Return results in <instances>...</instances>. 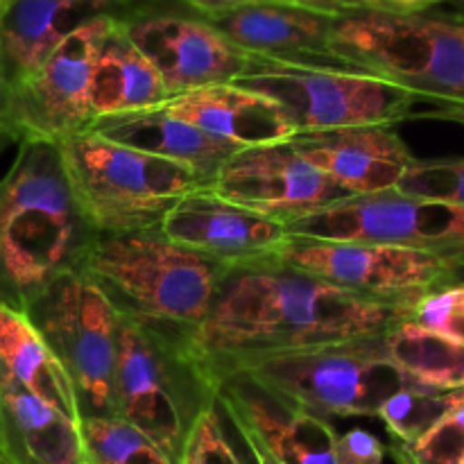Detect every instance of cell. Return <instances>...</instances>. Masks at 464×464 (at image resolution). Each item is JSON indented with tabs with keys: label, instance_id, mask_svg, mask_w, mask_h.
Masks as SVG:
<instances>
[{
	"label": "cell",
	"instance_id": "obj_10",
	"mask_svg": "<svg viewBox=\"0 0 464 464\" xmlns=\"http://www.w3.org/2000/svg\"><path fill=\"white\" fill-rule=\"evenodd\" d=\"M285 229L302 238L399 245L447 258L464 256V207L397 190L349 195Z\"/></svg>",
	"mask_w": 464,
	"mask_h": 464
},
{
	"label": "cell",
	"instance_id": "obj_27",
	"mask_svg": "<svg viewBox=\"0 0 464 464\" xmlns=\"http://www.w3.org/2000/svg\"><path fill=\"white\" fill-rule=\"evenodd\" d=\"M80 433L86 464H175L121 417H84Z\"/></svg>",
	"mask_w": 464,
	"mask_h": 464
},
{
	"label": "cell",
	"instance_id": "obj_30",
	"mask_svg": "<svg viewBox=\"0 0 464 464\" xmlns=\"http://www.w3.org/2000/svg\"><path fill=\"white\" fill-rule=\"evenodd\" d=\"M406 322L464 343V284L440 285L421 295L408 311Z\"/></svg>",
	"mask_w": 464,
	"mask_h": 464
},
{
	"label": "cell",
	"instance_id": "obj_39",
	"mask_svg": "<svg viewBox=\"0 0 464 464\" xmlns=\"http://www.w3.org/2000/svg\"><path fill=\"white\" fill-rule=\"evenodd\" d=\"M433 9H438V12L447 14V16L464 23V0H444L440 7H433Z\"/></svg>",
	"mask_w": 464,
	"mask_h": 464
},
{
	"label": "cell",
	"instance_id": "obj_6",
	"mask_svg": "<svg viewBox=\"0 0 464 464\" xmlns=\"http://www.w3.org/2000/svg\"><path fill=\"white\" fill-rule=\"evenodd\" d=\"M331 50L353 71L399 84L429 104L464 102V23L438 9H362L335 18Z\"/></svg>",
	"mask_w": 464,
	"mask_h": 464
},
{
	"label": "cell",
	"instance_id": "obj_38",
	"mask_svg": "<svg viewBox=\"0 0 464 464\" xmlns=\"http://www.w3.org/2000/svg\"><path fill=\"white\" fill-rule=\"evenodd\" d=\"M5 140H9L7 131V82H5L3 66H0V148Z\"/></svg>",
	"mask_w": 464,
	"mask_h": 464
},
{
	"label": "cell",
	"instance_id": "obj_7",
	"mask_svg": "<svg viewBox=\"0 0 464 464\" xmlns=\"http://www.w3.org/2000/svg\"><path fill=\"white\" fill-rule=\"evenodd\" d=\"M236 374L322 420L376 417L392 394L417 383L390 358L385 335L276 353Z\"/></svg>",
	"mask_w": 464,
	"mask_h": 464
},
{
	"label": "cell",
	"instance_id": "obj_41",
	"mask_svg": "<svg viewBox=\"0 0 464 464\" xmlns=\"http://www.w3.org/2000/svg\"><path fill=\"white\" fill-rule=\"evenodd\" d=\"M116 3H121L122 7H127V9H134V7H139V5H143L145 0H116Z\"/></svg>",
	"mask_w": 464,
	"mask_h": 464
},
{
	"label": "cell",
	"instance_id": "obj_23",
	"mask_svg": "<svg viewBox=\"0 0 464 464\" xmlns=\"http://www.w3.org/2000/svg\"><path fill=\"white\" fill-rule=\"evenodd\" d=\"M0 376L82 424L71 376L27 315L0 304Z\"/></svg>",
	"mask_w": 464,
	"mask_h": 464
},
{
	"label": "cell",
	"instance_id": "obj_4",
	"mask_svg": "<svg viewBox=\"0 0 464 464\" xmlns=\"http://www.w3.org/2000/svg\"><path fill=\"white\" fill-rule=\"evenodd\" d=\"M82 213L98 236L159 229L177 202L211 181L202 172L82 130L57 145Z\"/></svg>",
	"mask_w": 464,
	"mask_h": 464
},
{
	"label": "cell",
	"instance_id": "obj_34",
	"mask_svg": "<svg viewBox=\"0 0 464 464\" xmlns=\"http://www.w3.org/2000/svg\"><path fill=\"white\" fill-rule=\"evenodd\" d=\"M285 3L302 5V7H311V9H320V12L335 14V16L362 12V9H372L370 0H285Z\"/></svg>",
	"mask_w": 464,
	"mask_h": 464
},
{
	"label": "cell",
	"instance_id": "obj_9",
	"mask_svg": "<svg viewBox=\"0 0 464 464\" xmlns=\"http://www.w3.org/2000/svg\"><path fill=\"white\" fill-rule=\"evenodd\" d=\"M25 315L71 376L82 420L116 417L118 313L95 281L84 270L62 276Z\"/></svg>",
	"mask_w": 464,
	"mask_h": 464
},
{
	"label": "cell",
	"instance_id": "obj_14",
	"mask_svg": "<svg viewBox=\"0 0 464 464\" xmlns=\"http://www.w3.org/2000/svg\"><path fill=\"white\" fill-rule=\"evenodd\" d=\"M211 193L281 225L311 216L344 195L288 143L238 150L213 177Z\"/></svg>",
	"mask_w": 464,
	"mask_h": 464
},
{
	"label": "cell",
	"instance_id": "obj_15",
	"mask_svg": "<svg viewBox=\"0 0 464 464\" xmlns=\"http://www.w3.org/2000/svg\"><path fill=\"white\" fill-rule=\"evenodd\" d=\"M163 238L222 267L279 261L290 234L272 218L240 208L208 188L186 195L159 225Z\"/></svg>",
	"mask_w": 464,
	"mask_h": 464
},
{
	"label": "cell",
	"instance_id": "obj_17",
	"mask_svg": "<svg viewBox=\"0 0 464 464\" xmlns=\"http://www.w3.org/2000/svg\"><path fill=\"white\" fill-rule=\"evenodd\" d=\"M218 403L279 464H338V433L329 420L281 401L247 376L220 381Z\"/></svg>",
	"mask_w": 464,
	"mask_h": 464
},
{
	"label": "cell",
	"instance_id": "obj_44",
	"mask_svg": "<svg viewBox=\"0 0 464 464\" xmlns=\"http://www.w3.org/2000/svg\"><path fill=\"white\" fill-rule=\"evenodd\" d=\"M5 3H7V0H0V14H3V7H5Z\"/></svg>",
	"mask_w": 464,
	"mask_h": 464
},
{
	"label": "cell",
	"instance_id": "obj_16",
	"mask_svg": "<svg viewBox=\"0 0 464 464\" xmlns=\"http://www.w3.org/2000/svg\"><path fill=\"white\" fill-rule=\"evenodd\" d=\"M335 18V14L293 3H252L204 21L249 57L299 66L352 68L331 50Z\"/></svg>",
	"mask_w": 464,
	"mask_h": 464
},
{
	"label": "cell",
	"instance_id": "obj_37",
	"mask_svg": "<svg viewBox=\"0 0 464 464\" xmlns=\"http://www.w3.org/2000/svg\"><path fill=\"white\" fill-rule=\"evenodd\" d=\"M417 116L442 118V121H451L458 122V125H464V104H430L426 111L417 113Z\"/></svg>",
	"mask_w": 464,
	"mask_h": 464
},
{
	"label": "cell",
	"instance_id": "obj_26",
	"mask_svg": "<svg viewBox=\"0 0 464 464\" xmlns=\"http://www.w3.org/2000/svg\"><path fill=\"white\" fill-rule=\"evenodd\" d=\"M464 403V388H430L412 383L381 406L379 420L397 444H411L433 429L442 417Z\"/></svg>",
	"mask_w": 464,
	"mask_h": 464
},
{
	"label": "cell",
	"instance_id": "obj_33",
	"mask_svg": "<svg viewBox=\"0 0 464 464\" xmlns=\"http://www.w3.org/2000/svg\"><path fill=\"white\" fill-rule=\"evenodd\" d=\"M166 3L175 5V7L186 9V12L195 14V16H216V14L231 12L236 7L252 3H285V0H166Z\"/></svg>",
	"mask_w": 464,
	"mask_h": 464
},
{
	"label": "cell",
	"instance_id": "obj_18",
	"mask_svg": "<svg viewBox=\"0 0 464 464\" xmlns=\"http://www.w3.org/2000/svg\"><path fill=\"white\" fill-rule=\"evenodd\" d=\"M290 145L311 166L324 172L344 195L394 190L415 161L392 127L302 131Z\"/></svg>",
	"mask_w": 464,
	"mask_h": 464
},
{
	"label": "cell",
	"instance_id": "obj_32",
	"mask_svg": "<svg viewBox=\"0 0 464 464\" xmlns=\"http://www.w3.org/2000/svg\"><path fill=\"white\" fill-rule=\"evenodd\" d=\"M338 464H383L385 447L376 435L362 429L338 435Z\"/></svg>",
	"mask_w": 464,
	"mask_h": 464
},
{
	"label": "cell",
	"instance_id": "obj_8",
	"mask_svg": "<svg viewBox=\"0 0 464 464\" xmlns=\"http://www.w3.org/2000/svg\"><path fill=\"white\" fill-rule=\"evenodd\" d=\"M231 84L275 100L302 131L392 127L412 116L417 98L388 80L353 68L299 66L249 57Z\"/></svg>",
	"mask_w": 464,
	"mask_h": 464
},
{
	"label": "cell",
	"instance_id": "obj_5",
	"mask_svg": "<svg viewBox=\"0 0 464 464\" xmlns=\"http://www.w3.org/2000/svg\"><path fill=\"white\" fill-rule=\"evenodd\" d=\"M116 417L148 435L172 462L218 388L195 361L190 338L118 315L113 372Z\"/></svg>",
	"mask_w": 464,
	"mask_h": 464
},
{
	"label": "cell",
	"instance_id": "obj_45",
	"mask_svg": "<svg viewBox=\"0 0 464 464\" xmlns=\"http://www.w3.org/2000/svg\"><path fill=\"white\" fill-rule=\"evenodd\" d=\"M440 104H464V102H440Z\"/></svg>",
	"mask_w": 464,
	"mask_h": 464
},
{
	"label": "cell",
	"instance_id": "obj_28",
	"mask_svg": "<svg viewBox=\"0 0 464 464\" xmlns=\"http://www.w3.org/2000/svg\"><path fill=\"white\" fill-rule=\"evenodd\" d=\"M399 464H462L464 462V403L411 444L390 447Z\"/></svg>",
	"mask_w": 464,
	"mask_h": 464
},
{
	"label": "cell",
	"instance_id": "obj_43",
	"mask_svg": "<svg viewBox=\"0 0 464 464\" xmlns=\"http://www.w3.org/2000/svg\"><path fill=\"white\" fill-rule=\"evenodd\" d=\"M0 451H5V440H3V424H0Z\"/></svg>",
	"mask_w": 464,
	"mask_h": 464
},
{
	"label": "cell",
	"instance_id": "obj_11",
	"mask_svg": "<svg viewBox=\"0 0 464 464\" xmlns=\"http://www.w3.org/2000/svg\"><path fill=\"white\" fill-rule=\"evenodd\" d=\"M122 14H102L72 30L50 53L34 75L7 91V131L16 143L59 145L86 130L91 113V77L100 44Z\"/></svg>",
	"mask_w": 464,
	"mask_h": 464
},
{
	"label": "cell",
	"instance_id": "obj_35",
	"mask_svg": "<svg viewBox=\"0 0 464 464\" xmlns=\"http://www.w3.org/2000/svg\"><path fill=\"white\" fill-rule=\"evenodd\" d=\"M444 0H370L372 9H383V12L397 14H417L429 12V9L440 7Z\"/></svg>",
	"mask_w": 464,
	"mask_h": 464
},
{
	"label": "cell",
	"instance_id": "obj_25",
	"mask_svg": "<svg viewBox=\"0 0 464 464\" xmlns=\"http://www.w3.org/2000/svg\"><path fill=\"white\" fill-rule=\"evenodd\" d=\"M390 358L403 374L430 388H464V343L403 320L385 335Z\"/></svg>",
	"mask_w": 464,
	"mask_h": 464
},
{
	"label": "cell",
	"instance_id": "obj_13",
	"mask_svg": "<svg viewBox=\"0 0 464 464\" xmlns=\"http://www.w3.org/2000/svg\"><path fill=\"white\" fill-rule=\"evenodd\" d=\"M121 25L161 75L172 98L229 84L249 63V54L229 44L211 23L186 9L159 7V0H145L122 14Z\"/></svg>",
	"mask_w": 464,
	"mask_h": 464
},
{
	"label": "cell",
	"instance_id": "obj_24",
	"mask_svg": "<svg viewBox=\"0 0 464 464\" xmlns=\"http://www.w3.org/2000/svg\"><path fill=\"white\" fill-rule=\"evenodd\" d=\"M122 18V16H121ZM170 91L145 54L127 39L121 21L100 44L91 77V113L93 118L121 116L163 107Z\"/></svg>",
	"mask_w": 464,
	"mask_h": 464
},
{
	"label": "cell",
	"instance_id": "obj_3",
	"mask_svg": "<svg viewBox=\"0 0 464 464\" xmlns=\"http://www.w3.org/2000/svg\"><path fill=\"white\" fill-rule=\"evenodd\" d=\"M84 272L121 317L193 338L227 267L177 247L152 229L98 236Z\"/></svg>",
	"mask_w": 464,
	"mask_h": 464
},
{
	"label": "cell",
	"instance_id": "obj_20",
	"mask_svg": "<svg viewBox=\"0 0 464 464\" xmlns=\"http://www.w3.org/2000/svg\"><path fill=\"white\" fill-rule=\"evenodd\" d=\"M163 109L236 150L288 143L297 136L275 100L231 82L175 95Z\"/></svg>",
	"mask_w": 464,
	"mask_h": 464
},
{
	"label": "cell",
	"instance_id": "obj_47",
	"mask_svg": "<svg viewBox=\"0 0 464 464\" xmlns=\"http://www.w3.org/2000/svg\"><path fill=\"white\" fill-rule=\"evenodd\" d=\"M462 464H464V462H462Z\"/></svg>",
	"mask_w": 464,
	"mask_h": 464
},
{
	"label": "cell",
	"instance_id": "obj_36",
	"mask_svg": "<svg viewBox=\"0 0 464 464\" xmlns=\"http://www.w3.org/2000/svg\"><path fill=\"white\" fill-rule=\"evenodd\" d=\"M231 424H234V426H236V430H238L240 440H243L245 449H247L249 458H252V462H254V464H279V462L275 460V458L270 456V453L266 451V449H263V444L258 442V440L254 438V435L249 433L247 429H245V426L236 424V421H231Z\"/></svg>",
	"mask_w": 464,
	"mask_h": 464
},
{
	"label": "cell",
	"instance_id": "obj_2",
	"mask_svg": "<svg viewBox=\"0 0 464 464\" xmlns=\"http://www.w3.org/2000/svg\"><path fill=\"white\" fill-rule=\"evenodd\" d=\"M98 234L53 143H18L0 179V304L25 315L62 276L84 270Z\"/></svg>",
	"mask_w": 464,
	"mask_h": 464
},
{
	"label": "cell",
	"instance_id": "obj_12",
	"mask_svg": "<svg viewBox=\"0 0 464 464\" xmlns=\"http://www.w3.org/2000/svg\"><path fill=\"white\" fill-rule=\"evenodd\" d=\"M284 266L376 302L412 306L444 285L451 258L379 243H338L290 236L279 254Z\"/></svg>",
	"mask_w": 464,
	"mask_h": 464
},
{
	"label": "cell",
	"instance_id": "obj_31",
	"mask_svg": "<svg viewBox=\"0 0 464 464\" xmlns=\"http://www.w3.org/2000/svg\"><path fill=\"white\" fill-rule=\"evenodd\" d=\"M177 464H245L227 438L220 403H213L199 412Z\"/></svg>",
	"mask_w": 464,
	"mask_h": 464
},
{
	"label": "cell",
	"instance_id": "obj_29",
	"mask_svg": "<svg viewBox=\"0 0 464 464\" xmlns=\"http://www.w3.org/2000/svg\"><path fill=\"white\" fill-rule=\"evenodd\" d=\"M397 193L464 207V159H415L397 184Z\"/></svg>",
	"mask_w": 464,
	"mask_h": 464
},
{
	"label": "cell",
	"instance_id": "obj_42",
	"mask_svg": "<svg viewBox=\"0 0 464 464\" xmlns=\"http://www.w3.org/2000/svg\"><path fill=\"white\" fill-rule=\"evenodd\" d=\"M0 464H16L5 451H0Z\"/></svg>",
	"mask_w": 464,
	"mask_h": 464
},
{
	"label": "cell",
	"instance_id": "obj_22",
	"mask_svg": "<svg viewBox=\"0 0 464 464\" xmlns=\"http://www.w3.org/2000/svg\"><path fill=\"white\" fill-rule=\"evenodd\" d=\"M0 424L5 453L16 464H86L80 426L5 376Z\"/></svg>",
	"mask_w": 464,
	"mask_h": 464
},
{
	"label": "cell",
	"instance_id": "obj_19",
	"mask_svg": "<svg viewBox=\"0 0 464 464\" xmlns=\"http://www.w3.org/2000/svg\"><path fill=\"white\" fill-rule=\"evenodd\" d=\"M127 12L116 0H7L0 14V66L7 91L34 75L50 53L86 21Z\"/></svg>",
	"mask_w": 464,
	"mask_h": 464
},
{
	"label": "cell",
	"instance_id": "obj_21",
	"mask_svg": "<svg viewBox=\"0 0 464 464\" xmlns=\"http://www.w3.org/2000/svg\"><path fill=\"white\" fill-rule=\"evenodd\" d=\"M86 130L100 139L111 140V143L168 159V161L184 163V166L202 172L208 181H213L227 159L238 152L231 145L204 134L184 118L172 116L163 107L121 113V116L93 118Z\"/></svg>",
	"mask_w": 464,
	"mask_h": 464
},
{
	"label": "cell",
	"instance_id": "obj_40",
	"mask_svg": "<svg viewBox=\"0 0 464 464\" xmlns=\"http://www.w3.org/2000/svg\"><path fill=\"white\" fill-rule=\"evenodd\" d=\"M447 284H464V256L449 261V275L444 285Z\"/></svg>",
	"mask_w": 464,
	"mask_h": 464
},
{
	"label": "cell",
	"instance_id": "obj_1",
	"mask_svg": "<svg viewBox=\"0 0 464 464\" xmlns=\"http://www.w3.org/2000/svg\"><path fill=\"white\" fill-rule=\"evenodd\" d=\"M408 311L347 293L281 261L254 263L225 272L190 349L218 388L261 358L388 335Z\"/></svg>",
	"mask_w": 464,
	"mask_h": 464
},
{
	"label": "cell",
	"instance_id": "obj_46",
	"mask_svg": "<svg viewBox=\"0 0 464 464\" xmlns=\"http://www.w3.org/2000/svg\"><path fill=\"white\" fill-rule=\"evenodd\" d=\"M245 464H249V460H245ZM254 464V462H252Z\"/></svg>",
	"mask_w": 464,
	"mask_h": 464
}]
</instances>
